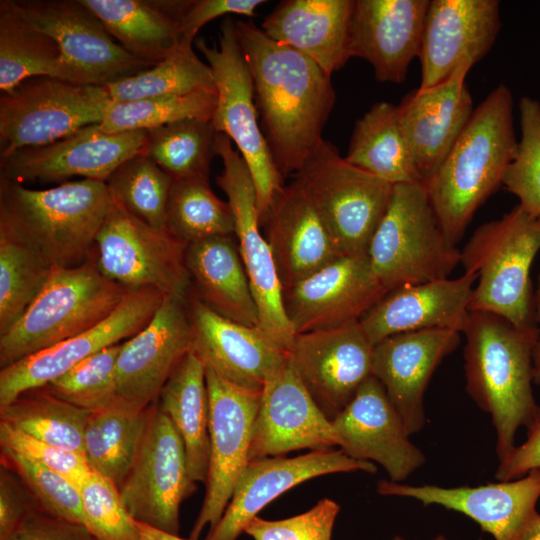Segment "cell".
I'll return each instance as SVG.
<instances>
[{
  "instance_id": "obj_33",
  "label": "cell",
  "mask_w": 540,
  "mask_h": 540,
  "mask_svg": "<svg viewBox=\"0 0 540 540\" xmlns=\"http://www.w3.org/2000/svg\"><path fill=\"white\" fill-rule=\"evenodd\" d=\"M185 264L190 294L218 315L259 327V313L235 234L217 235L187 244Z\"/></svg>"
},
{
  "instance_id": "obj_24",
  "label": "cell",
  "mask_w": 540,
  "mask_h": 540,
  "mask_svg": "<svg viewBox=\"0 0 540 540\" xmlns=\"http://www.w3.org/2000/svg\"><path fill=\"white\" fill-rule=\"evenodd\" d=\"M193 352L206 369L229 383L261 392L267 380L287 362V353L259 327L226 319L198 298L187 301Z\"/></svg>"
},
{
  "instance_id": "obj_50",
  "label": "cell",
  "mask_w": 540,
  "mask_h": 540,
  "mask_svg": "<svg viewBox=\"0 0 540 540\" xmlns=\"http://www.w3.org/2000/svg\"><path fill=\"white\" fill-rule=\"evenodd\" d=\"M340 506L323 498L304 513L279 520L253 518L244 533L254 540H332Z\"/></svg>"
},
{
  "instance_id": "obj_46",
  "label": "cell",
  "mask_w": 540,
  "mask_h": 540,
  "mask_svg": "<svg viewBox=\"0 0 540 540\" xmlns=\"http://www.w3.org/2000/svg\"><path fill=\"white\" fill-rule=\"evenodd\" d=\"M122 343L98 351L43 388L57 398L89 412L111 405L119 398L116 362Z\"/></svg>"
},
{
  "instance_id": "obj_39",
  "label": "cell",
  "mask_w": 540,
  "mask_h": 540,
  "mask_svg": "<svg viewBox=\"0 0 540 540\" xmlns=\"http://www.w3.org/2000/svg\"><path fill=\"white\" fill-rule=\"evenodd\" d=\"M52 270L40 249L10 220L0 216V335L24 314Z\"/></svg>"
},
{
  "instance_id": "obj_2",
  "label": "cell",
  "mask_w": 540,
  "mask_h": 540,
  "mask_svg": "<svg viewBox=\"0 0 540 540\" xmlns=\"http://www.w3.org/2000/svg\"><path fill=\"white\" fill-rule=\"evenodd\" d=\"M517 140L513 96L500 84L477 106L451 150L425 183L447 241L461 240L477 209L498 189Z\"/></svg>"
},
{
  "instance_id": "obj_11",
  "label": "cell",
  "mask_w": 540,
  "mask_h": 540,
  "mask_svg": "<svg viewBox=\"0 0 540 540\" xmlns=\"http://www.w3.org/2000/svg\"><path fill=\"white\" fill-rule=\"evenodd\" d=\"M186 246L168 230L133 216L112 196L94 251L97 266L108 279L129 290L154 288L187 304L191 281Z\"/></svg>"
},
{
  "instance_id": "obj_16",
  "label": "cell",
  "mask_w": 540,
  "mask_h": 540,
  "mask_svg": "<svg viewBox=\"0 0 540 540\" xmlns=\"http://www.w3.org/2000/svg\"><path fill=\"white\" fill-rule=\"evenodd\" d=\"M373 345L360 322L295 334L287 361L331 422L372 375Z\"/></svg>"
},
{
  "instance_id": "obj_38",
  "label": "cell",
  "mask_w": 540,
  "mask_h": 540,
  "mask_svg": "<svg viewBox=\"0 0 540 540\" xmlns=\"http://www.w3.org/2000/svg\"><path fill=\"white\" fill-rule=\"evenodd\" d=\"M149 408L140 409L118 398L90 412L84 429V457L93 472L118 488L128 474L141 443Z\"/></svg>"
},
{
  "instance_id": "obj_42",
  "label": "cell",
  "mask_w": 540,
  "mask_h": 540,
  "mask_svg": "<svg viewBox=\"0 0 540 540\" xmlns=\"http://www.w3.org/2000/svg\"><path fill=\"white\" fill-rule=\"evenodd\" d=\"M105 87L110 99L118 102L198 91L216 92L211 67L196 55L192 44L188 43H181L152 67Z\"/></svg>"
},
{
  "instance_id": "obj_36",
  "label": "cell",
  "mask_w": 540,
  "mask_h": 540,
  "mask_svg": "<svg viewBox=\"0 0 540 540\" xmlns=\"http://www.w3.org/2000/svg\"><path fill=\"white\" fill-rule=\"evenodd\" d=\"M345 160L393 185L425 184L397 116V106L376 102L355 123Z\"/></svg>"
},
{
  "instance_id": "obj_9",
  "label": "cell",
  "mask_w": 540,
  "mask_h": 540,
  "mask_svg": "<svg viewBox=\"0 0 540 540\" xmlns=\"http://www.w3.org/2000/svg\"><path fill=\"white\" fill-rule=\"evenodd\" d=\"M195 44L214 75L217 105L211 121L218 133L234 141L248 165L261 220L285 182L260 127L254 84L237 38L236 21L228 17L221 22L217 45H209L203 38H197Z\"/></svg>"
},
{
  "instance_id": "obj_1",
  "label": "cell",
  "mask_w": 540,
  "mask_h": 540,
  "mask_svg": "<svg viewBox=\"0 0 540 540\" xmlns=\"http://www.w3.org/2000/svg\"><path fill=\"white\" fill-rule=\"evenodd\" d=\"M236 33L252 76L261 130L285 179L323 139L336 99L331 76L309 57L269 38L251 20H237Z\"/></svg>"
},
{
  "instance_id": "obj_25",
  "label": "cell",
  "mask_w": 540,
  "mask_h": 540,
  "mask_svg": "<svg viewBox=\"0 0 540 540\" xmlns=\"http://www.w3.org/2000/svg\"><path fill=\"white\" fill-rule=\"evenodd\" d=\"M498 0H432L419 59V89L447 80L463 62L473 65L490 51L501 29Z\"/></svg>"
},
{
  "instance_id": "obj_49",
  "label": "cell",
  "mask_w": 540,
  "mask_h": 540,
  "mask_svg": "<svg viewBox=\"0 0 540 540\" xmlns=\"http://www.w3.org/2000/svg\"><path fill=\"white\" fill-rule=\"evenodd\" d=\"M79 488L85 526L94 535L101 540H139L138 522L112 481L91 471Z\"/></svg>"
},
{
  "instance_id": "obj_35",
  "label": "cell",
  "mask_w": 540,
  "mask_h": 540,
  "mask_svg": "<svg viewBox=\"0 0 540 540\" xmlns=\"http://www.w3.org/2000/svg\"><path fill=\"white\" fill-rule=\"evenodd\" d=\"M179 433L194 482L206 483L209 469V398L206 369L189 352L171 374L157 399Z\"/></svg>"
},
{
  "instance_id": "obj_20",
  "label": "cell",
  "mask_w": 540,
  "mask_h": 540,
  "mask_svg": "<svg viewBox=\"0 0 540 540\" xmlns=\"http://www.w3.org/2000/svg\"><path fill=\"white\" fill-rule=\"evenodd\" d=\"M146 132L107 133L99 124L89 125L54 143L0 159L1 178L48 183L79 176L106 182L124 161L142 153Z\"/></svg>"
},
{
  "instance_id": "obj_18",
  "label": "cell",
  "mask_w": 540,
  "mask_h": 540,
  "mask_svg": "<svg viewBox=\"0 0 540 540\" xmlns=\"http://www.w3.org/2000/svg\"><path fill=\"white\" fill-rule=\"evenodd\" d=\"M163 298L164 295L154 288L130 290L99 324L2 368L0 407L25 391L44 387L98 351L137 334L151 320Z\"/></svg>"
},
{
  "instance_id": "obj_45",
  "label": "cell",
  "mask_w": 540,
  "mask_h": 540,
  "mask_svg": "<svg viewBox=\"0 0 540 540\" xmlns=\"http://www.w3.org/2000/svg\"><path fill=\"white\" fill-rule=\"evenodd\" d=\"M172 177L148 156L138 153L124 161L106 181L112 196L133 216L160 230Z\"/></svg>"
},
{
  "instance_id": "obj_19",
  "label": "cell",
  "mask_w": 540,
  "mask_h": 540,
  "mask_svg": "<svg viewBox=\"0 0 540 540\" xmlns=\"http://www.w3.org/2000/svg\"><path fill=\"white\" fill-rule=\"evenodd\" d=\"M386 292L365 253L339 257L283 289L282 297L287 318L298 334L359 322Z\"/></svg>"
},
{
  "instance_id": "obj_10",
  "label": "cell",
  "mask_w": 540,
  "mask_h": 540,
  "mask_svg": "<svg viewBox=\"0 0 540 540\" xmlns=\"http://www.w3.org/2000/svg\"><path fill=\"white\" fill-rule=\"evenodd\" d=\"M110 102L104 86L51 77L27 80L0 98V159L101 123Z\"/></svg>"
},
{
  "instance_id": "obj_12",
  "label": "cell",
  "mask_w": 540,
  "mask_h": 540,
  "mask_svg": "<svg viewBox=\"0 0 540 540\" xmlns=\"http://www.w3.org/2000/svg\"><path fill=\"white\" fill-rule=\"evenodd\" d=\"M215 152L223 163L216 183L226 194L234 215L239 253L259 313V328L287 353L295 332L283 306L282 285L271 248L261 233L256 187L245 160L223 133L215 139Z\"/></svg>"
},
{
  "instance_id": "obj_47",
  "label": "cell",
  "mask_w": 540,
  "mask_h": 540,
  "mask_svg": "<svg viewBox=\"0 0 540 540\" xmlns=\"http://www.w3.org/2000/svg\"><path fill=\"white\" fill-rule=\"evenodd\" d=\"M2 465L22 481L38 509L53 517L85 525L80 488L62 474L11 450L1 448Z\"/></svg>"
},
{
  "instance_id": "obj_23",
  "label": "cell",
  "mask_w": 540,
  "mask_h": 540,
  "mask_svg": "<svg viewBox=\"0 0 540 540\" xmlns=\"http://www.w3.org/2000/svg\"><path fill=\"white\" fill-rule=\"evenodd\" d=\"M340 449L349 457L380 464L393 482H401L426 461L409 440L402 419L380 381L371 375L332 421Z\"/></svg>"
},
{
  "instance_id": "obj_55",
  "label": "cell",
  "mask_w": 540,
  "mask_h": 540,
  "mask_svg": "<svg viewBox=\"0 0 540 540\" xmlns=\"http://www.w3.org/2000/svg\"><path fill=\"white\" fill-rule=\"evenodd\" d=\"M527 438L502 460L496 470L499 481H511L524 477L530 471L540 469V411L527 428Z\"/></svg>"
},
{
  "instance_id": "obj_56",
  "label": "cell",
  "mask_w": 540,
  "mask_h": 540,
  "mask_svg": "<svg viewBox=\"0 0 540 540\" xmlns=\"http://www.w3.org/2000/svg\"><path fill=\"white\" fill-rule=\"evenodd\" d=\"M535 316L536 322L540 325V275L535 292ZM533 382L540 385V328L538 339L533 352Z\"/></svg>"
},
{
  "instance_id": "obj_17",
  "label": "cell",
  "mask_w": 540,
  "mask_h": 540,
  "mask_svg": "<svg viewBox=\"0 0 540 540\" xmlns=\"http://www.w3.org/2000/svg\"><path fill=\"white\" fill-rule=\"evenodd\" d=\"M381 495L413 498L424 505H439L465 514L494 540H528L540 531V469L524 477L476 487L446 488L436 485H407L380 480Z\"/></svg>"
},
{
  "instance_id": "obj_32",
  "label": "cell",
  "mask_w": 540,
  "mask_h": 540,
  "mask_svg": "<svg viewBox=\"0 0 540 540\" xmlns=\"http://www.w3.org/2000/svg\"><path fill=\"white\" fill-rule=\"evenodd\" d=\"M353 7L354 0H284L260 28L269 38L309 57L332 76L351 58Z\"/></svg>"
},
{
  "instance_id": "obj_43",
  "label": "cell",
  "mask_w": 540,
  "mask_h": 540,
  "mask_svg": "<svg viewBox=\"0 0 540 540\" xmlns=\"http://www.w3.org/2000/svg\"><path fill=\"white\" fill-rule=\"evenodd\" d=\"M217 131L211 120L186 119L148 130L142 154L172 179L209 176Z\"/></svg>"
},
{
  "instance_id": "obj_41",
  "label": "cell",
  "mask_w": 540,
  "mask_h": 540,
  "mask_svg": "<svg viewBox=\"0 0 540 540\" xmlns=\"http://www.w3.org/2000/svg\"><path fill=\"white\" fill-rule=\"evenodd\" d=\"M167 230L186 245L204 238L234 234V215L217 197L208 176L173 179L167 210Z\"/></svg>"
},
{
  "instance_id": "obj_3",
  "label": "cell",
  "mask_w": 540,
  "mask_h": 540,
  "mask_svg": "<svg viewBox=\"0 0 540 540\" xmlns=\"http://www.w3.org/2000/svg\"><path fill=\"white\" fill-rule=\"evenodd\" d=\"M462 333L466 390L490 415L502 460L515 448L517 430L540 411L531 386L539 327L522 329L496 314L470 312Z\"/></svg>"
},
{
  "instance_id": "obj_29",
  "label": "cell",
  "mask_w": 540,
  "mask_h": 540,
  "mask_svg": "<svg viewBox=\"0 0 540 540\" xmlns=\"http://www.w3.org/2000/svg\"><path fill=\"white\" fill-rule=\"evenodd\" d=\"M473 64L463 62L444 82L407 93L397 116L425 183L441 165L474 111L465 78Z\"/></svg>"
},
{
  "instance_id": "obj_57",
  "label": "cell",
  "mask_w": 540,
  "mask_h": 540,
  "mask_svg": "<svg viewBox=\"0 0 540 540\" xmlns=\"http://www.w3.org/2000/svg\"><path fill=\"white\" fill-rule=\"evenodd\" d=\"M139 540H191L138 523Z\"/></svg>"
},
{
  "instance_id": "obj_13",
  "label": "cell",
  "mask_w": 540,
  "mask_h": 540,
  "mask_svg": "<svg viewBox=\"0 0 540 540\" xmlns=\"http://www.w3.org/2000/svg\"><path fill=\"white\" fill-rule=\"evenodd\" d=\"M195 484L183 441L156 401L150 405L137 454L119 487L123 503L136 522L178 535L180 506L195 491Z\"/></svg>"
},
{
  "instance_id": "obj_31",
  "label": "cell",
  "mask_w": 540,
  "mask_h": 540,
  "mask_svg": "<svg viewBox=\"0 0 540 540\" xmlns=\"http://www.w3.org/2000/svg\"><path fill=\"white\" fill-rule=\"evenodd\" d=\"M282 290L342 255L297 179L284 184L260 220Z\"/></svg>"
},
{
  "instance_id": "obj_21",
  "label": "cell",
  "mask_w": 540,
  "mask_h": 540,
  "mask_svg": "<svg viewBox=\"0 0 540 540\" xmlns=\"http://www.w3.org/2000/svg\"><path fill=\"white\" fill-rule=\"evenodd\" d=\"M192 350L187 304L166 295L147 325L122 343L116 362L118 397L137 408H148Z\"/></svg>"
},
{
  "instance_id": "obj_15",
  "label": "cell",
  "mask_w": 540,
  "mask_h": 540,
  "mask_svg": "<svg viewBox=\"0 0 540 540\" xmlns=\"http://www.w3.org/2000/svg\"><path fill=\"white\" fill-rule=\"evenodd\" d=\"M206 369V368H205ZM210 456L206 492L190 533L198 540L225 512L237 480L249 462V449L261 392L243 389L206 369Z\"/></svg>"
},
{
  "instance_id": "obj_53",
  "label": "cell",
  "mask_w": 540,
  "mask_h": 540,
  "mask_svg": "<svg viewBox=\"0 0 540 540\" xmlns=\"http://www.w3.org/2000/svg\"><path fill=\"white\" fill-rule=\"evenodd\" d=\"M38 509L19 477L1 464L0 469V540L9 537L25 517Z\"/></svg>"
},
{
  "instance_id": "obj_48",
  "label": "cell",
  "mask_w": 540,
  "mask_h": 540,
  "mask_svg": "<svg viewBox=\"0 0 540 540\" xmlns=\"http://www.w3.org/2000/svg\"><path fill=\"white\" fill-rule=\"evenodd\" d=\"M521 140L504 173L502 184L528 213L540 217V102H519Z\"/></svg>"
},
{
  "instance_id": "obj_58",
  "label": "cell",
  "mask_w": 540,
  "mask_h": 540,
  "mask_svg": "<svg viewBox=\"0 0 540 540\" xmlns=\"http://www.w3.org/2000/svg\"><path fill=\"white\" fill-rule=\"evenodd\" d=\"M391 540H407V539L403 538L402 536L396 535ZM431 540H448V539L444 535L439 534L435 536L434 538H432Z\"/></svg>"
},
{
  "instance_id": "obj_34",
  "label": "cell",
  "mask_w": 540,
  "mask_h": 540,
  "mask_svg": "<svg viewBox=\"0 0 540 540\" xmlns=\"http://www.w3.org/2000/svg\"><path fill=\"white\" fill-rule=\"evenodd\" d=\"M128 53L152 65L182 42L180 19L188 1L81 0Z\"/></svg>"
},
{
  "instance_id": "obj_54",
  "label": "cell",
  "mask_w": 540,
  "mask_h": 540,
  "mask_svg": "<svg viewBox=\"0 0 540 540\" xmlns=\"http://www.w3.org/2000/svg\"><path fill=\"white\" fill-rule=\"evenodd\" d=\"M5 540H101L85 525L48 515L39 509L29 513Z\"/></svg>"
},
{
  "instance_id": "obj_59",
  "label": "cell",
  "mask_w": 540,
  "mask_h": 540,
  "mask_svg": "<svg viewBox=\"0 0 540 540\" xmlns=\"http://www.w3.org/2000/svg\"><path fill=\"white\" fill-rule=\"evenodd\" d=\"M528 540H540V531L534 536H532L531 538H529Z\"/></svg>"
},
{
  "instance_id": "obj_37",
  "label": "cell",
  "mask_w": 540,
  "mask_h": 540,
  "mask_svg": "<svg viewBox=\"0 0 540 540\" xmlns=\"http://www.w3.org/2000/svg\"><path fill=\"white\" fill-rule=\"evenodd\" d=\"M51 77L83 84L58 44L0 1V89L10 93L27 80Z\"/></svg>"
},
{
  "instance_id": "obj_22",
  "label": "cell",
  "mask_w": 540,
  "mask_h": 540,
  "mask_svg": "<svg viewBox=\"0 0 540 540\" xmlns=\"http://www.w3.org/2000/svg\"><path fill=\"white\" fill-rule=\"evenodd\" d=\"M376 473L368 461L355 460L341 449H319L297 457L251 460L235 485L231 500L205 540H237L249 522L271 501L312 478L342 472Z\"/></svg>"
},
{
  "instance_id": "obj_6",
  "label": "cell",
  "mask_w": 540,
  "mask_h": 540,
  "mask_svg": "<svg viewBox=\"0 0 540 540\" xmlns=\"http://www.w3.org/2000/svg\"><path fill=\"white\" fill-rule=\"evenodd\" d=\"M129 291L100 272L94 249L78 266L53 267L36 299L0 335L1 369L99 324Z\"/></svg>"
},
{
  "instance_id": "obj_28",
  "label": "cell",
  "mask_w": 540,
  "mask_h": 540,
  "mask_svg": "<svg viewBox=\"0 0 540 540\" xmlns=\"http://www.w3.org/2000/svg\"><path fill=\"white\" fill-rule=\"evenodd\" d=\"M429 0H354L350 57L366 60L380 82L401 84L420 54Z\"/></svg>"
},
{
  "instance_id": "obj_7",
  "label": "cell",
  "mask_w": 540,
  "mask_h": 540,
  "mask_svg": "<svg viewBox=\"0 0 540 540\" xmlns=\"http://www.w3.org/2000/svg\"><path fill=\"white\" fill-rule=\"evenodd\" d=\"M372 270L388 292L446 279L461 252L446 239L425 184H396L367 251Z\"/></svg>"
},
{
  "instance_id": "obj_8",
  "label": "cell",
  "mask_w": 540,
  "mask_h": 540,
  "mask_svg": "<svg viewBox=\"0 0 540 540\" xmlns=\"http://www.w3.org/2000/svg\"><path fill=\"white\" fill-rule=\"evenodd\" d=\"M342 255L365 254L391 200L393 184L341 157L322 139L294 174Z\"/></svg>"
},
{
  "instance_id": "obj_14",
  "label": "cell",
  "mask_w": 540,
  "mask_h": 540,
  "mask_svg": "<svg viewBox=\"0 0 540 540\" xmlns=\"http://www.w3.org/2000/svg\"><path fill=\"white\" fill-rule=\"evenodd\" d=\"M30 26L50 36L83 84L107 86L153 65L128 53L81 0H9Z\"/></svg>"
},
{
  "instance_id": "obj_40",
  "label": "cell",
  "mask_w": 540,
  "mask_h": 540,
  "mask_svg": "<svg viewBox=\"0 0 540 540\" xmlns=\"http://www.w3.org/2000/svg\"><path fill=\"white\" fill-rule=\"evenodd\" d=\"M89 413L41 387L25 391L0 407V422L84 456V429Z\"/></svg>"
},
{
  "instance_id": "obj_52",
  "label": "cell",
  "mask_w": 540,
  "mask_h": 540,
  "mask_svg": "<svg viewBox=\"0 0 540 540\" xmlns=\"http://www.w3.org/2000/svg\"><path fill=\"white\" fill-rule=\"evenodd\" d=\"M263 0H192L180 19L182 42L192 44L198 31L208 22L226 14L254 17Z\"/></svg>"
},
{
  "instance_id": "obj_27",
  "label": "cell",
  "mask_w": 540,
  "mask_h": 540,
  "mask_svg": "<svg viewBox=\"0 0 540 540\" xmlns=\"http://www.w3.org/2000/svg\"><path fill=\"white\" fill-rule=\"evenodd\" d=\"M460 334L453 329L404 332L373 346L372 375L384 387L409 436L425 426L427 385L442 360L458 347Z\"/></svg>"
},
{
  "instance_id": "obj_51",
  "label": "cell",
  "mask_w": 540,
  "mask_h": 540,
  "mask_svg": "<svg viewBox=\"0 0 540 540\" xmlns=\"http://www.w3.org/2000/svg\"><path fill=\"white\" fill-rule=\"evenodd\" d=\"M0 445L62 474L78 486L92 471L82 454L34 438L3 422H0Z\"/></svg>"
},
{
  "instance_id": "obj_44",
  "label": "cell",
  "mask_w": 540,
  "mask_h": 540,
  "mask_svg": "<svg viewBox=\"0 0 540 540\" xmlns=\"http://www.w3.org/2000/svg\"><path fill=\"white\" fill-rule=\"evenodd\" d=\"M216 105L217 92L211 91L131 101L111 100L99 127L107 133H122L148 131L186 119L211 120Z\"/></svg>"
},
{
  "instance_id": "obj_26",
  "label": "cell",
  "mask_w": 540,
  "mask_h": 540,
  "mask_svg": "<svg viewBox=\"0 0 540 540\" xmlns=\"http://www.w3.org/2000/svg\"><path fill=\"white\" fill-rule=\"evenodd\" d=\"M338 443L332 422L318 408L287 361L261 391L249 461L301 449H329Z\"/></svg>"
},
{
  "instance_id": "obj_4",
  "label": "cell",
  "mask_w": 540,
  "mask_h": 540,
  "mask_svg": "<svg viewBox=\"0 0 540 540\" xmlns=\"http://www.w3.org/2000/svg\"><path fill=\"white\" fill-rule=\"evenodd\" d=\"M111 204L103 181H66L36 190L0 178V216L16 225L52 267H75L89 257Z\"/></svg>"
},
{
  "instance_id": "obj_5",
  "label": "cell",
  "mask_w": 540,
  "mask_h": 540,
  "mask_svg": "<svg viewBox=\"0 0 540 540\" xmlns=\"http://www.w3.org/2000/svg\"><path fill=\"white\" fill-rule=\"evenodd\" d=\"M539 251L540 217L519 204L478 227L460 251L465 272L478 280L469 311L496 314L522 329L538 327L530 269Z\"/></svg>"
},
{
  "instance_id": "obj_30",
  "label": "cell",
  "mask_w": 540,
  "mask_h": 540,
  "mask_svg": "<svg viewBox=\"0 0 540 540\" xmlns=\"http://www.w3.org/2000/svg\"><path fill=\"white\" fill-rule=\"evenodd\" d=\"M477 275L471 272L392 289L361 318L360 325L374 346L404 332L453 329L462 333Z\"/></svg>"
}]
</instances>
